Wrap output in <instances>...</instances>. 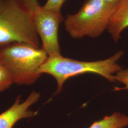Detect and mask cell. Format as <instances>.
Instances as JSON below:
<instances>
[{
    "label": "cell",
    "instance_id": "cell-1",
    "mask_svg": "<svg viewBox=\"0 0 128 128\" xmlns=\"http://www.w3.org/2000/svg\"><path fill=\"white\" fill-rule=\"evenodd\" d=\"M124 54V51L120 50L107 59L92 62L78 61L61 54L48 56L40 67L39 72L55 78L57 89L54 95H56L62 91L64 83L68 79L84 74H97L110 82H115V74L122 69L118 62Z\"/></svg>",
    "mask_w": 128,
    "mask_h": 128
},
{
    "label": "cell",
    "instance_id": "cell-2",
    "mask_svg": "<svg viewBox=\"0 0 128 128\" xmlns=\"http://www.w3.org/2000/svg\"><path fill=\"white\" fill-rule=\"evenodd\" d=\"M34 14L18 0H0V48L23 42L40 48Z\"/></svg>",
    "mask_w": 128,
    "mask_h": 128
},
{
    "label": "cell",
    "instance_id": "cell-3",
    "mask_svg": "<svg viewBox=\"0 0 128 128\" xmlns=\"http://www.w3.org/2000/svg\"><path fill=\"white\" fill-rule=\"evenodd\" d=\"M48 57L42 48L14 42L0 48V60L8 69L13 82L30 85L41 76L39 69Z\"/></svg>",
    "mask_w": 128,
    "mask_h": 128
},
{
    "label": "cell",
    "instance_id": "cell-4",
    "mask_svg": "<svg viewBox=\"0 0 128 128\" xmlns=\"http://www.w3.org/2000/svg\"><path fill=\"white\" fill-rule=\"evenodd\" d=\"M114 8L104 0H86L76 13L66 15V30L73 38L99 37L107 30Z\"/></svg>",
    "mask_w": 128,
    "mask_h": 128
},
{
    "label": "cell",
    "instance_id": "cell-5",
    "mask_svg": "<svg viewBox=\"0 0 128 128\" xmlns=\"http://www.w3.org/2000/svg\"><path fill=\"white\" fill-rule=\"evenodd\" d=\"M34 18L37 33L42 41V48L48 56L61 54L58 33L60 24L64 20L61 12L40 6L34 12Z\"/></svg>",
    "mask_w": 128,
    "mask_h": 128
},
{
    "label": "cell",
    "instance_id": "cell-6",
    "mask_svg": "<svg viewBox=\"0 0 128 128\" xmlns=\"http://www.w3.org/2000/svg\"><path fill=\"white\" fill-rule=\"evenodd\" d=\"M40 97L39 92L32 91L27 98L22 102L21 96H18L13 105L0 114V128H12L18 120L36 116L38 111H33L30 108L39 100Z\"/></svg>",
    "mask_w": 128,
    "mask_h": 128
},
{
    "label": "cell",
    "instance_id": "cell-7",
    "mask_svg": "<svg viewBox=\"0 0 128 128\" xmlns=\"http://www.w3.org/2000/svg\"><path fill=\"white\" fill-rule=\"evenodd\" d=\"M128 28V0H120L114 6L107 31L115 42L121 38V34Z\"/></svg>",
    "mask_w": 128,
    "mask_h": 128
},
{
    "label": "cell",
    "instance_id": "cell-8",
    "mask_svg": "<svg viewBox=\"0 0 128 128\" xmlns=\"http://www.w3.org/2000/svg\"><path fill=\"white\" fill-rule=\"evenodd\" d=\"M128 127V116L115 112L96 121L89 128H125Z\"/></svg>",
    "mask_w": 128,
    "mask_h": 128
},
{
    "label": "cell",
    "instance_id": "cell-9",
    "mask_svg": "<svg viewBox=\"0 0 128 128\" xmlns=\"http://www.w3.org/2000/svg\"><path fill=\"white\" fill-rule=\"evenodd\" d=\"M9 70L2 62H0V92L8 89L13 84Z\"/></svg>",
    "mask_w": 128,
    "mask_h": 128
},
{
    "label": "cell",
    "instance_id": "cell-10",
    "mask_svg": "<svg viewBox=\"0 0 128 128\" xmlns=\"http://www.w3.org/2000/svg\"><path fill=\"white\" fill-rule=\"evenodd\" d=\"M115 81L124 84L123 87H115L114 91H118L128 90V69H122L115 74Z\"/></svg>",
    "mask_w": 128,
    "mask_h": 128
},
{
    "label": "cell",
    "instance_id": "cell-11",
    "mask_svg": "<svg viewBox=\"0 0 128 128\" xmlns=\"http://www.w3.org/2000/svg\"><path fill=\"white\" fill-rule=\"evenodd\" d=\"M66 0H47L46 4L42 6L45 9L55 12H61L62 5Z\"/></svg>",
    "mask_w": 128,
    "mask_h": 128
},
{
    "label": "cell",
    "instance_id": "cell-12",
    "mask_svg": "<svg viewBox=\"0 0 128 128\" xmlns=\"http://www.w3.org/2000/svg\"><path fill=\"white\" fill-rule=\"evenodd\" d=\"M22 4L25 6L28 9L33 12H35L38 7L40 5L38 0H18Z\"/></svg>",
    "mask_w": 128,
    "mask_h": 128
},
{
    "label": "cell",
    "instance_id": "cell-13",
    "mask_svg": "<svg viewBox=\"0 0 128 128\" xmlns=\"http://www.w3.org/2000/svg\"><path fill=\"white\" fill-rule=\"evenodd\" d=\"M108 3L115 6L119 2L120 0H104Z\"/></svg>",
    "mask_w": 128,
    "mask_h": 128
},
{
    "label": "cell",
    "instance_id": "cell-14",
    "mask_svg": "<svg viewBox=\"0 0 128 128\" xmlns=\"http://www.w3.org/2000/svg\"><path fill=\"white\" fill-rule=\"evenodd\" d=\"M0 62H1V61H0Z\"/></svg>",
    "mask_w": 128,
    "mask_h": 128
}]
</instances>
